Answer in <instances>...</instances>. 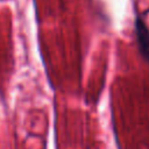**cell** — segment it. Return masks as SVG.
Here are the masks:
<instances>
[{
    "label": "cell",
    "instance_id": "obj_1",
    "mask_svg": "<svg viewBox=\"0 0 149 149\" xmlns=\"http://www.w3.org/2000/svg\"><path fill=\"white\" fill-rule=\"evenodd\" d=\"M134 28L139 51L143 59L149 63V28L140 15H136L134 20Z\"/></svg>",
    "mask_w": 149,
    "mask_h": 149
}]
</instances>
